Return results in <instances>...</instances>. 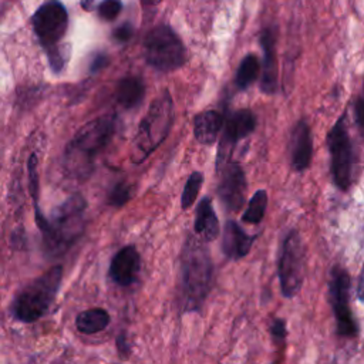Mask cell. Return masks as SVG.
<instances>
[{"mask_svg":"<svg viewBox=\"0 0 364 364\" xmlns=\"http://www.w3.org/2000/svg\"><path fill=\"white\" fill-rule=\"evenodd\" d=\"M115 132V118L101 117L87 122L78 129L65 149V166L77 176L90 173L94 158L111 141Z\"/></svg>","mask_w":364,"mask_h":364,"instance_id":"1","label":"cell"},{"mask_svg":"<svg viewBox=\"0 0 364 364\" xmlns=\"http://www.w3.org/2000/svg\"><path fill=\"white\" fill-rule=\"evenodd\" d=\"M173 121V102L168 91L152 101L142 118L132 144L131 159L135 164L145 161L168 136Z\"/></svg>","mask_w":364,"mask_h":364,"instance_id":"2","label":"cell"},{"mask_svg":"<svg viewBox=\"0 0 364 364\" xmlns=\"http://www.w3.org/2000/svg\"><path fill=\"white\" fill-rule=\"evenodd\" d=\"M212 262L206 247L189 240L182 252V296L188 310L198 309L209 293Z\"/></svg>","mask_w":364,"mask_h":364,"instance_id":"3","label":"cell"},{"mask_svg":"<svg viewBox=\"0 0 364 364\" xmlns=\"http://www.w3.org/2000/svg\"><path fill=\"white\" fill-rule=\"evenodd\" d=\"M63 277V267L53 266L41 276L27 284L16 297L13 303L14 316L24 321L31 323L38 320L53 303Z\"/></svg>","mask_w":364,"mask_h":364,"instance_id":"4","label":"cell"},{"mask_svg":"<svg viewBox=\"0 0 364 364\" xmlns=\"http://www.w3.org/2000/svg\"><path fill=\"white\" fill-rule=\"evenodd\" d=\"M144 55L149 65L168 73L186 61V50L178 34L168 26H156L144 40Z\"/></svg>","mask_w":364,"mask_h":364,"instance_id":"5","label":"cell"},{"mask_svg":"<svg viewBox=\"0 0 364 364\" xmlns=\"http://www.w3.org/2000/svg\"><path fill=\"white\" fill-rule=\"evenodd\" d=\"M85 202L81 196H73L65 200L48 222V230L44 233L47 245L54 252L70 246L82 232Z\"/></svg>","mask_w":364,"mask_h":364,"instance_id":"6","label":"cell"},{"mask_svg":"<svg viewBox=\"0 0 364 364\" xmlns=\"http://www.w3.org/2000/svg\"><path fill=\"white\" fill-rule=\"evenodd\" d=\"M304 279V250L297 232H290L283 245L279 257V280L282 293L293 297L301 287Z\"/></svg>","mask_w":364,"mask_h":364,"instance_id":"7","label":"cell"},{"mask_svg":"<svg viewBox=\"0 0 364 364\" xmlns=\"http://www.w3.org/2000/svg\"><path fill=\"white\" fill-rule=\"evenodd\" d=\"M327 144L330 149L331 158V173L334 183L346 191L351 185V173H353V145L344 125V115L338 118L331 131L327 135Z\"/></svg>","mask_w":364,"mask_h":364,"instance_id":"8","label":"cell"},{"mask_svg":"<svg viewBox=\"0 0 364 364\" xmlns=\"http://www.w3.org/2000/svg\"><path fill=\"white\" fill-rule=\"evenodd\" d=\"M33 28L46 50L58 46L68 26V14L65 7L58 1H48L40 6L33 14Z\"/></svg>","mask_w":364,"mask_h":364,"instance_id":"9","label":"cell"},{"mask_svg":"<svg viewBox=\"0 0 364 364\" xmlns=\"http://www.w3.org/2000/svg\"><path fill=\"white\" fill-rule=\"evenodd\" d=\"M348 290H350L348 273L343 267L334 266L330 274L328 294H330V303L337 320V333L344 337H353L357 334V324L348 307Z\"/></svg>","mask_w":364,"mask_h":364,"instance_id":"10","label":"cell"},{"mask_svg":"<svg viewBox=\"0 0 364 364\" xmlns=\"http://www.w3.org/2000/svg\"><path fill=\"white\" fill-rule=\"evenodd\" d=\"M255 127L256 118L253 112L249 109H239L230 115V118L225 124L222 141L218 151V166H220V164H225L229 159L233 146L237 144V141L252 134Z\"/></svg>","mask_w":364,"mask_h":364,"instance_id":"11","label":"cell"},{"mask_svg":"<svg viewBox=\"0 0 364 364\" xmlns=\"http://www.w3.org/2000/svg\"><path fill=\"white\" fill-rule=\"evenodd\" d=\"M218 193L229 210L236 212L243 206L246 196V178L239 165L229 164L223 168Z\"/></svg>","mask_w":364,"mask_h":364,"instance_id":"12","label":"cell"},{"mask_svg":"<svg viewBox=\"0 0 364 364\" xmlns=\"http://www.w3.org/2000/svg\"><path fill=\"white\" fill-rule=\"evenodd\" d=\"M313 154V141L310 127L300 119L290 135V159L296 171H303L310 165Z\"/></svg>","mask_w":364,"mask_h":364,"instance_id":"13","label":"cell"},{"mask_svg":"<svg viewBox=\"0 0 364 364\" xmlns=\"http://www.w3.org/2000/svg\"><path fill=\"white\" fill-rule=\"evenodd\" d=\"M139 270V253L134 246L122 247L112 259L109 274L117 284H131Z\"/></svg>","mask_w":364,"mask_h":364,"instance_id":"14","label":"cell"},{"mask_svg":"<svg viewBox=\"0 0 364 364\" xmlns=\"http://www.w3.org/2000/svg\"><path fill=\"white\" fill-rule=\"evenodd\" d=\"M264 63H263V75H262V90L267 94L276 91L277 85V65H276V36L272 28H266L260 37Z\"/></svg>","mask_w":364,"mask_h":364,"instance_id":"15","label":"cell"},{"mask_svg":"<svg viewBox=\"0 0 364 364\" xmlns=\"http://www.w3.org/2000/svg\"><path fill=\"white\" fill-rule=\"evenodd\" d=\"M255 236H249L236 222L229 220L223 229L222 249L230 259H240L246 256L252 247Z\"/></svg>","mask_w":364,"mask_h":364,"instance_id":"16","label":"cell"},{"mask_svg":"<svg viewBox=\"0 0 364 364\" xmlns=\"http://www.w3.org/2000/svg\"><path fill=\"white\" fill-rule=\"evenodd\" d=\"M219 220L209 198H203L196 209L195 233L205 242L215 240L219 236Z\"/></svg>","mask_w":364,"mask_h":364,"instance_id":"17","label":"cell"},{"mask_svg":"<svg viewBox=\"0 0 364 364\" xmlns=\"http://www.w3.org/2000/svg\"><path fill=\"white\" fill-rule=\"evenodd\" d=\"M223 127V118L216 111H203L195 118L193 134L198 142L210 145L216 141Z\"/></svg>","mask_w":364,"mask_h":364,"instance_id":"18","label":"cell"},{"mask_svg":"<svg viewBox=\"0 0 364 364\" xmlns=\"http://www.w3.org/2000/svg\"><path fill=\"white\" fill-rule=\"evenodd\" d=\"M145 94V85L138 77H125L118 82L117 101L127 109L138 105Z\"/></svg>","mask_w":364,"mask_h":364,"instance_id":"19","label":"cell"},{"mask_svg":"<svg viewBox=\"0 0 364 364\" xmlns=\"http://www.w3.org/2000/svg\"><path fill=\"white\" fill-rule=\"evenodd\" d=\"M111 318L104 309H88L75 318V327L82 334H95L107 328Z\"/></svg>","mask_w":364,"mask_h":364,"instance_id":"20","label":"cell"},{"mask_svg":"<svg viewBox=\"0 0 364 364\" xmlns=\"http://www.w3.org/2000/svg\"><path fill=\"white\" fill-rule=\"evenodd\" d=\"M259 73H260V63L257 57L253 54H249L242 60L236 71L235 82L242 90L247 88L253 81H256V78L259 77Z\"/></svg>","mask_w":364,"mask_h":364,"instance_id":"21","label":"cell"},{"mask_svg":"<svg viewBox=\"0 0 364 364\" xmlns=\"http://www.w3.org/2000/svg\"><path fill=\"white\" fill-rule=\"evenodd\" d=\"M266 206H267V193L266 191L260 189L257 192L253 193V196L250 198L247 208L242 216L243 222L246 223H259L266 212Z\"/></svg>","mask_w":364,"mask_h":364,"instance_id":"22","label":"cell"},{"mask_svg":"<svg viewBox=\"0 0 364 364\" xmlns=\"http://www.w3.org/2000/svg\"><path fill=\"white\" fill-rule=\"evenodd\" d=\"M202 182H203V175L200 172H193L188 178V181L185 183V188H183V192H182V199H181V203H182L183 209H188L189 206H192V203L195 202V199L199 193Z\"/></svg>","mask_w":364,"mask_h":364,"instance_id":"23","label":"cell"},{"mask_svg":"<svg viewBox=\"0 0 364 364\" xmlns=\"http://www.w3.org/2000/svg\"><path fill=\"white\" fill-rule=\"evenodd\" d=\"M129 198H131V186L121 182L112 188L108 200L112 206H122L129 200Z\"/></svg>","mask_w":364,"mask_h":364,"instance_id":"24","label":"cell"},{"mask_svg":"<svg viewBox=\"0 0 364 364\" xmlns=\"http://www.w3.org/2000/svg\"><path fill=\"white\" fill-rule=\"evenodd\" d=\"M122 10L121 0H102L98 6V14L104 20H114Z\"/></svg>","mask_w":364,"mask_h":364,"instance_id":"25","label":"cell"},{"mask_svg":"<svg viewBox=\"0 0 364 364\" xmlns=\"http://www.w3.org/2000/svg\"><path fill=\"white\" fill-rule=\"evenodd\" d=\"M134 34V27L129 23L121 24L115 31H114V38L117 41H128Z\"/></svg>","mask_w":364,"mask_h":364,"instance_id":"26","label":"cell"},{"mask_svg":"<svg viewBox=\"0 0 364 364\" xmlns=\"http://www.w3.org/2000/svg\"><path fill=\"white\" fill-rule=\"evenodd\" d=\"M108 64V57L105 54H97L90 65V71L91 73H98L100 70H102L105 65Z\"/></svg>","mask_w":364,"mask_h":364,"instance_id":"27","label":"cell"},{"mask_svg":"<svg viewBox=\"0 0 364 364\" xmlns=\"http://www.w3.org/2000/svg\"><path fill=\"white\" fill-rule=\"evenodd\" d=\"M270 331L272 334L277 338V340H282L284 336H286V324L283 320L280 318H276L270 327Z\"/></svg>","mask_w":364,"mask_h":364,"instance_id":"28","label":"cell"},{"mask_svg":"<svg viewBox=\"0 0 364 364\" xmlns=\"http://www.w3.org/2000/svg\"><path fill=\"white\" fill-rule=\"evenodd\" d=\"M355 117H357V122L364 128V98L360 100L355 105Z\"/></svg>","mask_w":364,"mask_h":364,"instance_id":"29","label":"cell"},{"mask_svg":"<svg viewBox=\"0 0 364 364\" xmlns=\"http://www.w3.org/2000/svg\"><path fill=\"white\" fill-rule=\"evenodd\" d=\"M117 344H118V350L119 353L124 355L128 353V347H127V343H125V336L121 334L118 338H117Z\"/></svg>","mask_w":364,"mask_h":364,"instance_id":"30","label":"cell"},{"mask_svg":"<svg viewBox=\"0 0 364 364\" xmlns=\"http://www.w3.org/2000/svg\"><path fill=\"white\" fill-rule=\"evenodd\" d=\"M358 297H360L361 301H364V269H363L361 279H360V283H358Z\"/></svg>","mask_w":364,"mask_h":364,"instance_id":"31","label":"cell"},{"mask_svg":"<svg viewBox=\"0 0 364 364\" xmlns=\"http://www.w3.org/2000/svg\"><path fill=\"white\" fill-rule=\"evenodd\" d=\"M81 6L84 10H92L95 7V0H81Z\"/></svg>","mask_w":364,"mask_h":364,"instance_id":"32","label":"cell"},{"mask_svg":"<svg viewBox=\"0 0 364 364\" xmlns=\"http://www.w3.org/2000/svg\"><path fill=\"white\" fill-rule=\"evenodd\" d=\"M144 3H148V4H155V3H158L159 0H142Z\"/></svg>","mask_w":364,"mask_h":364,"instance_id":"33","label":"cell"}]
</instances>
